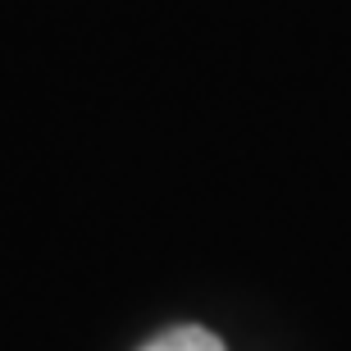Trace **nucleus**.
<instances>
[{
  "instance_id": "nucleus-1",
  "label": "nucleus",
  "mask_w": 351,
  "mask_h": 351,
  "mask_svg": "<svg viewBox=\"0 0 351 351\" xmlns=\"http://www.w3.org/2000/svg\"><path fill=\"white\" fill-rule=\"evenodd\" d=\"M142 351H223V342L201 324H178V328H165L160 338H151Z\"/></svg>"
}]
</instances>
